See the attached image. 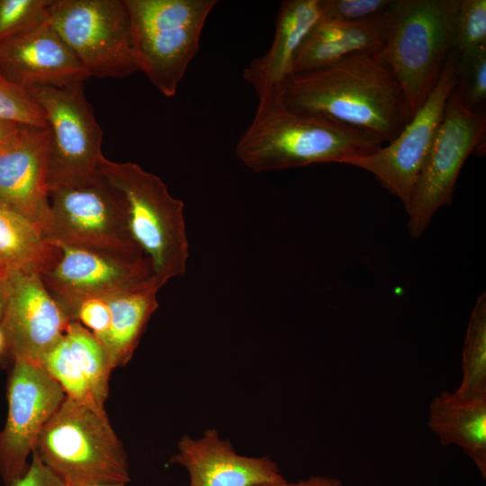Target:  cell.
I'll list each match as a JSON object with an SVG mask.
<instances>
[{
  "mask_svg": "<svg viewBox=\"0 0 486 486\" xmlns=\"http://www.w3.org/2000/svg\"><path fill=\"white\" fill-rule=\"evenodd\" d=\"M281 103L392 141L410 122L400 85L381 51H361L325 68L292 75Z\"/></svg>",
  "mask_w": 486,
  "mask_h": 486,
  "instance_id": "6da1fadb",
  "label": "cell"
},
{
  "mask_svg": "<svg viewBox=\"0 0 486 486\" xmlns=\"http://www.w3.org/2000/svg\"><path fill=\"white\" fill-rule=\"evenodd\" d=\"M382 143L372 133L293 112L275 95L258 99L235 153L248 169L262 173L319 163L342 164L347 158L374 151Z\"/></svg>",
  "mask_w": 486,
  "mask_h": 486,
  "instance_id": "7a4b0ae2",
  "label": "cell"
},
{
  "mask_svg": "<svg viewBox=\"0 0 486 486\" xmlns=\"http://www.w3.org/2000/svg\"><path fill=\"white\" fill-rule=\"evenodd\" d=\"M461 0H395L387 12L381 50L412 115L436 85L454 50Z\"/></svg>",
  "mask_w": 486,
  "mask_h": 486,
  "instance_id": "3957f363",
  "label": "cell"
},
{
  "mask_svg": "<svg viewBox=\"0 0 486 486\" xmlns=\"http://www.w3.org/2000/svg\"><path fill=\"white\" fill-rule=\"evenodd\" d=\"M34 451L65 486L130 481L127 454L106 412L65 397Z\"/></svg>",
  "mask_w": 486,
  "mask_h": 486,
  "instance_id": "277c9868",
  "label": "cell"
},
{
  "mask_svg": "<svg viewBox=\"0 0 486 486\" xmlns=\"http://www.w3.org/2000/svg\"><path fill=\"white\" fill-rule=\"evenodd\" d=\"M97 173L123 195L131 234L149 259L159 286L184 274L189 242L183 202L170 194L158 176L138 164L104 157Z\"/></svg>",
  "mask_w": 486,
  "mask_h": 486,
  "instance_id": "5b68a950",
  "label": "cell"
},
{
  "mask_svg": "<svg viewBox=\"0 0 486 486\" xmlns=\"http://www.w3.org/2000/svg\"><path fill=\"white\" fill-rule=\"evenodd\" d=\"M140 70L165 96L173 97L197 54L216 0H124Z\"/></svg>",
  "mask_w": 486,
  "mask_h": 486,
  "instance_id": "8992f818",
  "label": "cell"
},
{
  "mask_svg": "<svg viewBox=\"0 0 486 486\" xmlns=\"http://www.w3.org/2000/svg\"><path fill=\"white\" fill-rule=\"evenodd\" d=\"M50 219L43 238L52 246L86 248L112 256L146 257L130 228L122 193L97 173L49 192Z\"/></svg>",
  "mask_w": 486,
  "mask_h": 486,
  "instance_id": "52a82bcc",
  "label": "cell"
},
{
  "mask_svg": "<svg viewBox=\"0 0 486 486\" xmlns=\"http://www.w3.org/2000/svg\"><path fill=\"white\" fill-rule=\"evenodd\" d=\"M48 22L90 76L140 71L124 0H51Z\"/></svg>",
  "mask_w": 486,
  "mask_h": 486,
  "instance_id": "ba28073f",
  "label": "cell"
},
{
  "mask_svg": "<svg viewBox=\"0 0 486 486\" xmlns=\"http://www.w3.org/2000/svg\"><path fill=\"white\" fill-rule=\"evenodd\" d=\"M26 90L41 107L50 132L48 191L95 176L104 157L103 130L85 95L84 83L62 87L32 86Z\"/></svg>",
  "mask_w": 486,
  "mask_h": 486,
  "instance_id": "9c48e42d",
  "label": "cell"
},
{
  "mask_svg": "<svg viewBox=\"0 0 486 486\" xmlns=\"http://www.w3.org/2000/svg\"><path fill=\"white\" fill-rule=\"evenodd\" d=\"M485 131V113L467 108L455 87L406 208L412 237H419L436 211L452 202L459 173Z\"/></svg>",
  "mask_w": 486,
  "mask_h": 486,
  "instance_id": "30bf717a",
  "label": "cell"
},
{
  "mask_svg": "<svg viewBox=\"0 0 486 486\" xmlns=\"http://www.w3.org/2000/svg\"><path fill=\"white\" fill-rule=\"evenodd\" d=\"M457 82V54L453 50L432 92L400 133L386 147H380L369 154L347 158L342 164L374 175L386 190L402 202L406 209Z\"/></svg>",
  "mask_w": 486,
  "mask_h": 486,
  "instance_id": "8fae6325",
  "label": "cell"
},
{
  "mask_svg": "<svg viewBox=\"0 0 486 486\" xmlns=\"http://www.w3.org/2000/svg\"><path fill=\"white\" fill-rule=\"evenodd\" d=\"M14 361L7 387V418L0 431V476L5 486L24 474L42 428L66 397L42 364Z\"/></svg>",
  "mask_w": 486,
  "mask_h": 486,
  "instance_id": "7c38bea8",
  "label": "cell"
},
{
  "mask_svg": "<svg viewBox=\"0 0 486 486\" xmlns=\"http://www.w3.org/2000/svg\"><path fill=\"white\" fill-rule=\"evenodd\" d=\"M5 304L0 327L14 360L41 364L71 322L38 273H18L2 284Z\"/></svg>",
  "mask_w": 486,
  "mask_h": 486,
  "instance_id": "4fadbf2b",
  "label": "cell"
},
{
  "mask_svg": "<svg viewBox=\"0 0 486 486\" xmlns=\"http://www.w3.org/2000/svg\"><path fill=\"white\" fill-rule=\"evenodd\" d=\"M58 248L57 260L40 276L65 311L85 299L134 289L153 278L147 256L127 260L86 248Z\"/></svg>",
  "mask_w": 486,
  "mask_h": 486,
  "instance_id": "5bb4252c",
  "label": "cell"
},
{
  "mask_svg": "<svg viewBox=\"0 0 486 486\" xmlns=\"http://www.w3.org/2000/svg\"><path fill=\"white\" fill-rule=\"evenodd\" d=\"M48 127L21 125L0 148V202L30 220L42 238L50 219Z\"/></svg>",
  "mask_w": 486,
  "mask_h": 486,
  "instance_id": "9a60e30c",
  "label": "cell"
},
{
  "mask_svg": "<svg viewBox=\"0 0 486 486\" xmlns=\"http://www.w3.org/2000/svg\"><path fill=\"white\" fill-rule=\"evenodd\" d=\"M0 76L26 89L85 83L90 75L47 21L0 42Z\"/></svg>",
  "mask_w": 486,
  "mask_h": 486,
  "instance_id": "2e32d148",
  "label": "cell"
},
{
  "mask_svg": "<svg viewBox=\"0 0 486 486\" xmlns=\"http://www.w3.org/2000/svg\"><path fill=\"white\" fill-rule=\"evenodd\" d=\"M168 463L187 470L189 486H258L286 481L270 457L238 454L215 428L200 437L183 436Z\"/></svg>",
  "mask_w": 486,
  "mask_h": 486,
  "instance_id": "e0dca14e",
  "label": "cell"
},
{
  "mask_svg": "<svg viewBox=\"0 0 486 486\" xmlns=\"http://www.w3.org/2000/svg\"><path fill=\"white\" fill-rule=\"evenodd\" d=\"M320 19V0H286L281 4L269 50L250 61L242 74L258 99L279 94L292 75L301 45Z\"/></svg>",
  "mask_w": 486,
  "mask_h": 486,
  "instance_id": "ac0fdd59",
  "label": "cell"
},
{
  "mask_svg": "<svg viewBox=\"0 0 486 486\" xmlns=\"http://www.w3.org/2000/svg\"><path fill=\"white\" fill-rule=\"evenodd\" d=\"M428 425L442 446H459L486 478V393H440L429 404Z\"/></svg>",
  "mask_w": 486,
  "mask_h": 486,
  "instance_id": "d6986e66",
  "label": "cell"
},
{
  "mask_svg": "<svg viewBox=\"0 0 486 486\" xmlns=\"http://www.w3.org/2000/svg\"><path fill=\"white\" fill-rule=\"evenodd\" d=\"M387 12L361 22L320 19L295 56L292 75L325 68L356 52L381 51Z\"/></svg>",
  "mask_w": 486,
  "mask_h": 486,
  "instance_id": "ffe728a7",
  "label": "cell"
},
{
  "mask_svg": "<svg viewBox=\"0 0 486 486\" xmlns=\"http://www.w3.org/2000/svg\"><path fill=\"white\" fill-rule=\"evenodd\" d=\"M160 288L153 277L142 286L107 296L110 325L99 342L112 368L122 367L132 358L150 318L158 308L157 295Z\"/></svg>",
  "mask_w": 486,
  "mask_h": 486,
  "instance_id": "44dd1931",
  "label": "cell"
},
{
  "mask_svg": "<svg viewBox=\"0 0 486 486\" xmlns=\"http://www.w3.org/2000/svg\"><path fill=\"white\" fill-rule=\"evenodd\" d=\"M58 256L26 218L0 202V282L18 273H46Z\"/></svg>",
  "mask_w": 486,
  "mask_h": 486,
  "instance_id": "7402d4cb",
  "label": "cell"
},
{
  "mask_svg": "<svg viewBox=\"0 0 486 486\" xmlns=\"http://www.w3.org/2000/svg\"><path fill=\"white\" fill-rule=\"evenodd\" d=\"M65 339L70 353L85 374L98 406L104 410L109 380L113 369L108 355L94 335L77 321H71Z\"/></svg>",
  "mask_w": 486,
  "mask_h": 486,
  "instance_id": "603a6c76",
  "label": "cell"
},
{
  "mask_svg": "<svg viewBox=\"0 0 486 486\" xmlns=\"http://www.w3.org/2000/svg\"><path fill=\"white\" fill-rule=\"evenodd\" d=\"M462 381L456 391L486 393V293L476 300L462 354Z\"/></svg>",
  "mask_w": 486,
  "mask_h": 486,
  "instance_id": "cb8c5ba5",
  "label": "cell"
},
{
  "mask_svg": "<svg viewBox=\"0 0 486 486\" xmlns=\"http://www.w3.org/2000/svg\"><path fill=\"white\" fill-rule=\"evenodd\" d=\"M41 364L60 385L67 397L94 410L105 412L96 403L85 374L70 353L65 335L45 355Z\"/></svg>",
  "mask_w": 486,
  "mask_h": 486,
  "instance_id": "d4e9b609",
  "label": "cell"
},
{
  "mask_svg": "<svg viewBox=\"0 0 486 486\" xmlns=\"http://www.w3.org/2000/svg\"><path fill=\"white\" fill-rule=\"evenodd\" d=\"M486 46V1L461 0L454 23V50L464 56Z\"/></svg>",
  "mask_w": 486,
  "mask_h": 486,
  "instance_id": "484cf974",
  "label": "cell"
},
{
  "mask_svg": "<svg viewBox=\"0 0 486 486\" xmlns=\"http://www.w3.org/2000/svg\"><path fill=\"white\" fill-rule=\"evenodd\" d=\"M51 0H0V42L48 21Z\"/></svg>",
  "mask_w": 486,
  "mask_h": 486,
  "instance_id": "4316f807",
  "label": "cell"
},
{
  "mask_svg": "<svg viewBox=\"0 0 486 486\" xmlns=\"http://www.w3.org/2000/svg\"><path fill=\"white\" fill-rule=\"evenodd\" d=\"M457 90L464 104L472 111L486 99V46L464 56H457Z\"/></svg>",
  "mask_w": 486,
  "mask_h": 486,
  "instance_id": "83f0119b",
  "label": "cell"
},
{
  "mask_svg": "<svg viewBox=\"0 0 486 486\" xmlns=\"http://www.w3.org/2000/svg\"><path fill=\"white\" fill-rule=\"evenodd\" d=\"M0 119L23 125L46 128L47 122L41 107L23 88L0 76Z\"/></svg>",
  "mask_w": 486,
  "mask_h": 486,
  "instance_id": "f1b7e54d",
  "label": "cell"
},
{
  "mask_svg": "<svg viewBox=\"0 0 486 486\" xmlns=\"http://www.w3.org/2000/svg\"><path fill=\"white\" fill-rule=\"evenodd\" d=\"M395 0H320V19L361 22L386 13Z\"/></svg>",
  "mask_w": 486,
  "mask_h": 486,
  "instance_id": "f546056e",
  "label": "cell"
},
{
  "mask_svg": "<svg viewBox=\"0 0 486 486\" xmlns=\"http://www.w3.org/2000/svg\"><path fill=\"white\" fill-rule=\"evenodd\" d=\"M70 321H77L89 329L100 341L105 335L111 320L107 296L85 299L66 311Z\"/></svg>",
  "mask_w": 486,
  "mask_h": 486,
  "instance_id": "4dcf8cb0",
  "label": "cell"
},
{
  "mask_svg": "<svg viewBox=\"0 0 486 486\" xmlns=\"http://www.w3.org/2000/svg\"><path fill=\"white\" fill-rule=\"evenodd\" d=\"M10 486H65L58 477L47 467L35 451L24 474Z\"/></svg>",
  "mask_w": 486,
  "mask_h": 486,
  "instance_id": "1f68e13d",
  "label": "cell"
},
{
  "mask_svg": "<svg viewBox=\"0 0 486 486\" xmlns=\"http://www.w3.org/2000/svg\"><path fill=\"white\" fill-rule=\"evenodd\" d=\"M258 486H343L339 480L312 475L306 480H302L296 482H288L287 481L281 483L261 484Z\"/></svg>",
  "mask_w": 486,
  "mask_h": 486,
  "instance_id": "d6a6232c",
  "label": "cell"
},
{
  "mask_svg": "<svg viewBox=\"0 0 486 486\" xmlns=\"http://www.w3.org/2000/svg\"><path fill=\"white\" fill-rule=\"evenodd\" d=\"M21 125L23 124L0 119V148L14 136Z\"/></svg>",
  "mask_w": 486,
  "mask_h": 486,
  "instance_id": "836d02e7",
  "label": "cell"
},
{
  "mask_svg": "<svg viewBox=\"0 0 486 486\" xmlns=\"http://www.w3.org/2000/svg\"><path fill=\"white\" fill-rule=\"evenodd\" d=\"M4 304H5V293H4V286L2 283L0 282V320L3 316Z\"/></svg>",
  "mask_w": 486,
  "mask_h": 486,
  "instance_id": "e575fe53",
  "label": "cell"
},
{
  "mask_svg": "<svg viewBox=\"0 0 486 486\" xmlns=\"http://www.w3.org/2000/svg\"><path fill=\"white\" fill-rule=\"evenodd\" d=\"M6 350V341L4 332L0 327V356Z\"/></svg>",
  "mask_w": 486,
  "mask_h": 486,
  "instance_id": "d590c367",
  "label": "cell"
},
{
  "mask_svg": "<svg viewBox=\"0 0 486 486\" xmlns=\"http://www.w3.org/2000/svg\"><path fill=\"white\" fill-rule=\"evenodd\" d=\"M77 486H127L124 483H92V484H84Z\"/></svg>",
  "mask_w": 486,
  "mask_h": 486,
  "instance_id": "8d00e7d4",
  "label": "cell"
}]
</instances>
